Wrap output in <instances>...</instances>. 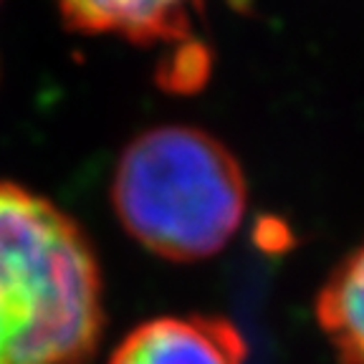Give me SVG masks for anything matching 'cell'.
Masks as SVG:
<instances>
[{
	"instance_id": "obj_1",
	"label": "cell",
	"mask_w": 364,
	"mask_h": 364,
	"mask_svg": "<svg viewBox=\"0 0 364 364\" xmlns=\"http://www.w3.org/2000/svg\"><path fill=\"white\" fill-rule=\"evenodd\" d=\"M104 326L102 266L79 220L0 182V364H86Z\"/></svg>"
},
{
	"instance_id": "obj_2",
	"label": "cell",
	"mask_w": 364,
	"mask_h": 364,
	"mask_svg": "<svg viewBox=\"0 0 364 364\" xmlns=\"http://www.w3.org/2000/svg\"><path fill=\"white\" fill-rule=\"evenodd\" d=\"M109 195L127 235L170 263L218 256L248 208L238 157L193 124L139 132L117 159Z\"/></svg>"
},
{
	"instance_id": "obj_3",
	"label": "cell",
	"mask_w": 364,
	"mask_h": 364,
	"mask_svg": "<svg viewBox=\"0 0 364 364\" xmlns=\"http://www.w3.org/2000/svg\"><path fill=\"white\" fill-rule=\"evenodd\" d=\"M238 326L215 314H170L127 331L107 364H245Z\"/></svg>"
},
{
	"instance_id": "obj_4",
	"label": "cell",
	"mask_w": 364,
	"mask_h": 364,
	"mask_svg": "<svg viewBox=\"0 0 364 364\" xmlns=\"http://www.w3.org/2000/svg\"><path fill=\"white\" fill-rule=\"evenodd\" d=\"M68 28L86 36H119L136 46H195L198 0H56Z\"/></svg>"
},
{
	"instance_id": "obj_5",
	"label": "cell",
	"mask_w": 364,
	"mask_h": 364,
	"mask_svg": "<svg viewBox=\"0 0 364 364\" xmlns=\"http://www.w3.org/2000/svg\"><path fill=\"white\" fill-rule=\"evenodd\" d=\"M314 314L336 362L364 364V240L329 271Z\"/></svg>"
}]
</instances>
